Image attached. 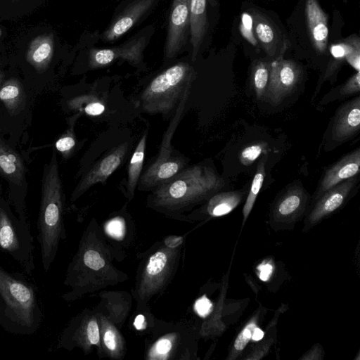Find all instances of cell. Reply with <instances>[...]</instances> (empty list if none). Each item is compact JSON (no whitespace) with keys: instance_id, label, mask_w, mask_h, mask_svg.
Masks as SVG:
<instances>
[{"instance_id":"35","label":"cell","mask_w":360,"mask_h":360,"mask_svg":"<svg viewBox=\"0 0 360 360\" xmlns=\"http://www.w3.org/2000/svg\"><path fill=\"white\" fill-rule=\"evenodd\" d=\"M267 144L259 142L248 146L240 152L239 160L242 165L248 166L254 162L262 153L267 150Z\"/></svg>"},{"instance_id":"24","label":"cell","mask_w":360,"mask_h":360,"mask_svg":"<svg viewBox=\"0 0 360 360\" xmlns=\"http://www.w3.org/2000/svg\"><path fill=\"white\" fill-rule=\"evenodd\" d=\"M0 174L17 185L22 184L25 176V167L21 158L1 139Z\"/></svg>"},{"instance_id":"11","label":"cell","mask_w":360,"mask_h":360,"mask_svg":"<svg viewBox=\"0 0 360 360\" xmlns=\"http://www.w3.org/2000/svg\"><path fill=\"white\" fill-rule=\"evenodd\" d=\"M190 1L173 0L165 43V56L173 58L186 44L190 30Z\"/></svg>"},{"instance_id":"13","label":"cell","mask_w":360,"mask_h":360,"mask_svg":"<svg viewBox=\"0 0 360 360\" xmlns=\"http://www.w3.org/2000/svg\"><path fill=\"white\" fill-rule=\"evenodd\" d=\"M306 32L311 48L319 54L326 53L328 44V15L317 0L304 4Z\"/></svg>"},{"instance_id":"17","label":"cell","mask_w":360,"mask_h":360,"mask_svg":"<svg viewBox=\"0 0 360 360\" xmlns=\"http://www.w3.org/2000/svg\"><path fill=\"white\" fill-rule=\"evenodd\" d=\"M101 302L95 310L121 329L131 307V296L127 292L110 291L100 293Z\"/></svg>"},{"instance_id":"16","label":"cell","mask_w":360,"mask_h":360,"mask_svg":"<svg viewBox=\"0 0 360 360\" xmlns=\"http://www.w3.org/2000/svg\"><path fill=\"white\" fill-rule=\"evenodd\" d=\"M360 149L352 151L330 167L325 173L316 193L318 200L325 192L339 183L356 176L359 172Z\"/></svg>"},{"instance_id":"4","label":"cell","mask_w":360,"mask_h":360,"mask_svg":"<svg viewBox=\"0 0 360 360\" xmlns=\"http://www.w3.org/2000/svg\"><path fill=\"white\" fill-rule=\"evenodd\" d=\"M224 181L206 166L194 165L181 169L159 185L154 191L152 206L166 212L183 210L221 189Z\"/></svg>"},{"instance_id":"32","label":"cell","mask_w":360,"mask_h":360,"mask_svg":"<svg viewBox=\"0 0 360 360\" xmlns=\"http://www.w3.org/2000/svg\"><path fill=\"white\" fill-rule=\"evenodd\" d=\"M329 51L330 53V60L323 77L321 79V82H320L317 86L316 95L318 94L320 86H321L324 80L330 79L337 72L342 62L345 60L347 46L344 39L340 42L331 44Z\"/></svg>"},{"instance_id":"3","label":"cell","mask_w":360,"mask_h":360,"mask_svg":"<svg viewBox=\"0 0 360 360\" xmlns=\"http://www.w3.org/2000/svg\"><path fill=\"white\" fill-rule=\"evenodd\" d=\"M66 238L63 221V196L56 154L44 167L41 196L37 219V238L42 267L51 268L58 253L60 242Z\"/></svg>"},{"instance_id":"34","label":"cell","mask_w":360,"mask_h":360,"mask_svg":"<svg viewBox=\"0 0 360 360\" xmlns=\"http://www.w3.org/2000/svg\"><path fill=\"white\" fill-rule=\"evenodd\" d=\"M347 46L345 60L356 71H360V39L356 34H352L344 39Z\"/></svg>"},{"instance_id":"14","label":"cell","mask_w":360,"mask_h":360,"mask_svg":"<svg viewBox=\"0 0 360 360\" xmlns=\"http://www.w3.org/2000/svg\"><path fill=\"white\" fill-rule=\"evenodd\" d=\"M356 182L352 176L334 186L325 192L318 200L310 212L309 225H314L338 210L345 202Z\"/></svg>"},{"instance_id":"2","label":"cell","mask_w":360,"mask_h":360,"mask_svg":"<svg viewBox=\"0 0 360 360\" xmlns=\"http://www.w3.org/2000/svg\"><path fill=\"white\" fill-rule=\"evenodd\" d=\"M42 319L34 284L0 265V326L11 334L30 335L39 329Z\"/></svg>"},{"instance_id":"27","label":"cell","mask_w":360,"mask_h":360,"mask_svg":"<svg viewBox=\"0 0 360 360\" xmlns=\"http://www.w3.org/2000/svg\"><path fill=\"white\" fill-rule=\"evenodd\" d=\"M243 193L229 191L214 195L209 200L206 210L212 217H221L232 212L240 202Z\"/></svg>"},{"instance_id":"7","label":"cell","mask_w":360,"mask_h":360,"mask_svg":"<svg viewBox=\"0 0 360 360\" xmlns=\"http://www.w3.org/2000/svg\"><path fill=\"white\" fill-rule=\"evenodd\" d=\"M0 249L31 274L35 269L34 245L30 223L15 217L5 202L0 201Z\"/></svg>"},{"instance_id":"28","label":"cell","mask_w":360,"mask_h":360,"mask_svg":"<svg viewBox=\"0 0 360 360\" xmlns=\"http://www.w3.org/2000/svg\"><path fill=\"white\" fill-rule=\"evenodd\" d=\"M0 101L11 114L20 110L25 101L23 88L20 82L10 79L1 85Z\"/></svg>"},{"instance_id":"40","label":"cell","mask_w":360,"mask_h":360,"mask_svg":"<svg viewBox=\"0 0 360 360\" xmlns=\"http://www.w3.org/2000/svg\"><path fill=\"white\" fill-rule=\"evenodd\" d=\"M194 310L198 316L205 318L212 311V302L207 297L206 295H203L195 301L194 304Z\"/></svg>"},{"instance_id":"38","label":"cell","mask_w":360,"mask_h":360,"mask_svg":"<svg viewBox=\"0 0 360 360\" xmlns=\"http://www.w3.org/2000/svg\"><path fill=\"white\" fill-rule=\"evenodd\" d=\"M240 29L243 36L250 44L254 46L257 44L258 42L253 32L252 18L248 13H243L242 14Z\"/></svg>"},{"instance_id":"5","label":"cell","mask_w":360,"mask_h":360,"mask_svg":"<svg viewBox=\"0 0 360 360\" xmlns=\"http://www.w3.org/2000/svg\"><path fill=\"white\" fill-rule=\"evenodd\" d=\"M193 77L194 70L187 63L169 67L155 77L143 91V110L150 113L168 114L179 103Z\"/></svg>"},{"instance_id":"37","label":"cell","mask_w":360,"mask_h":360,"mask_svg":"<svg viewBox=\"0 0 360 360\" xmlns=\"http://www.w3.org/2000/svg\"><path fill=\"white\" fill-rule=\"evenodd\" d=\"M75 138L72 125L66 133L60 136L55 143L56 149L63 155H67L75 146Z\"/></svg>"},{"instance_id":"46","label":"cell","mask_w":360,"mask_h":360,"mask_svg":"<svg viewBox=\"0 0 360 360\" xmlns=\"http://www.w3.org/2000/svg\"><path fill=\"white\" fill-rule=\"evenodd\" d=\"M1 79H2V76H1V75L0 73V86H1Z\"/></svg>"},{"instance_id":"45","label":"cell","mask_w":360,"mask_h":360,"mask_svg":"<svg viewBox=\"0 0 360 360\" xmlns=\"http://www.w3.org/2000/svg\"><path fill=\"white\" fill-rule=\"evenodd\" d=\"M264 335V331L261 328L256 326L253 330L251 339H252L254 341H259L263 338Z\"/></svg>"},{"instance_id":"43","label":"cell","mask_w":360,"mask_h":360,"mask_svg":"<svg viewBox=\"0 0 360 360\" xmlns=\"http://www.w3.org/2000/svg\"><path fill=\"white\" fill-rule=\"evenodd\" d=\"M184 238L182 236L170 235L167 236L163 241V245L170 249H176L181 247Z\"/></svg>"},{"instance_id":"23","label":"cell","mask_w":360,"mask_h":360,"mask_svg":"<svg viewBox=\"0 0 360 360\" xmlns=\"http://www.w3.org/2000/svg\"><path fill=\"white\" fill-rule=\"evenodd\" d=\"M53 36L43 34L30 42L27 51V60L38 71H44L49 66L53 54Z\"/></svg>"},{"instance_id":"25","label":"cell","mask_w":360,"mask_h":360,"mask_svg":"<svg viewBox=\"0 0 360 360\" xmlns=\"http://www.w3.org/2000/svg\"><path fill=\"white\" fill-rule=\"evenodd\" d=\"M182 338L177 332L165 333L150 344L146 349V359L166 360L175 358L181 343Z\"/></svg>"},{"instance_id":"29","label":"cell","mask_w":360,"mask_h":360,"mask_svg":"<svg viewBox=\"0 0 360 360\" xmlns=\"http://www.w3.org/2000/svg\"><path fill=\"white\" fill-rule=\"evenodd\" d=\"M146 137L147 133H145L138 143L129 164L127 191L130 198H132L134 196V191L143 168Z\"/></svg>"},{"instance_id":"1","label":"cell","mask_w":360,"mask_h":360,"mask_svg":"<svg viewBox=\"0 0 360 360\" xmlns=\"http://www.w3.org/2000/svg\"><path fill=\"white\" fill-rule=\"evenodd\" d=\"M115 256L101 228L92 221L84 231L67 268L63 283L70 290L63 295V299L73 302L127 280V275L114 266Z\"/></svg>"},{"instance_id":"15","label":"cell","mask_w":360,"mask_h":360,"mask_svg":"<svg viewBox=\"0 0 360 360\" xmlns=\"http://www.w3.org/2000/svg\"><path fill=\"white\" fill-rule=\"evenodd\" d=\"M158 0H134L117 17L103 33V40L112 41L128 32L146 13Z\"/></svg>"},{"instance_id":"31","label":"cell","mask_w":360,"mask_h":360,"mask_svg":"<svg viewBox=\"0 0 360 360\" xmlns=\"http://www.w3.org/2000/svg\"><path fill=\"white\" fill-rule=\"evenodd\" d=\"M265 160L266 158L264 157L260 160L257 167L256 173L252 179L251 187L243 209V224L248 219V217H249V214L254 206L257 195L262 186L265 176Z\"/></svg>"},{"instance_id":"21","label":"cell","mask_w":360,"mask_h":360,"mask_svg":"<svg viewBox=\"0 0 360 360\" xmlns=\"http://www.w3.org/2000/svg\"><path fill=\"white\" fill-rule=\"evenodd\" d=\"M252 18L255 37L265 52L270 57L276 55L278 48L285 52L288 46H281L280 35L274 23L257 11L254 12Z\"/></svg>"},{"instance_id":"18","label":"cell","mask_w":360,"mask_h":360,"mask_svg":"<svg viewBox=\"0 0 360 360\" xmlns=\"http://www.w3.org/2000/svg\"><path fill=\"white\" fill-rule=\"evenodd\" d=\"M360 128V98L358 96L342 105L334 118L333 138L338 141L349 139Z\"/></svg>"},{"instance_id":"39","label":"cell","mask_w":360,"mask_h":360,"mask_svg":"<svg viewBox=\"0 0 360 360\" xmlns=\"http://www.w3.org/2000/svg\"><path fill=\"white\" fill-rule=\"evenodd\" d=\"M360 91V71H356L340 89L341 96H350Z\"/></svg>"},{"instance_id":"8","label":"cell","mask_w":360,"mask_h":360,"mask_svg":"<svg viewBox=\"0 0 360 360\" xmlns=\"http://www.w3.org/2000/svg\"><path fill=\"white\" fill-rule=\"evenodd\" d=\"M93 346L98 348V354L101 356L100 328L96 313L94 309H86L72 318L63 329L58 347L68 350L78 347L87 354Z\"/></svg>"},{"instance_id":"9","label":"cell","mask_w":360,"mask_h":360,"mask_svg":"<svg viewBox=\"0 0 360 360\" xmlns=\"http://www.w3.org/2000/svg\"><path fill=\"white\" fill-rule=\"evenodd\" d=\"M283 56L280 55L271 62L269 83L264 96L276 104L292 92L302 76L298 64Z\"/></svg>"},{"instance_id":"12","label":"cell","mask_w":360,"mask_h":360,"mask_svg":"<svg viewBox=\"0 0 360 360\" xmlns=\"http://www.w3.org/2000/svg\"><path fill=\"white\" fill-rule=\"evenodd\" d=\"M128 150L127 142L118 146L103 157L81 179L72 193L71 200H77L91 186L97 183H104L123 161Z\"/></svg>"},{"instance_id":"20","label":"cell","mask_w":360,"mask_h":360,"mask_svg":"<svg viewBox=\"0 0 360 360\" xmlns=\"http://www.w3.org/2000/svg\"><path fill=\"white\" fill-rule=\"evenodd\" d=\"M184 165L183 159L173 155L167 158L155 159L141 176L140 184L144 188L158 186L179 173Z\"/></svg>"},{"instance_id":"22","label":"cell","mask_w":360,"mask_h":360,"mask_svg":"<svg viewBox=\"0 0 360 360\" xmlns=\"http://www.w3.org/2000/svg\"><path fill=\"white\" fill-rule=\"evenodd\" d=\"M207 28V0L190 1V33L194 60Z\"/></svg>"},{"instance_id":"41","label":"cell","mask_w":360,"mask_h":360,"mask_svg":"<svg viewBox=\"0 0 360 360\" xmlns=\"http://www.w3.org/2000/svg\"><path fill=\"white\" fill-rule=\"evenodd\" d=\"M124 225L119 218L113 219L106 225V231L112 237H120L124 232Z\"/></svg>"},{"instance_id":"36","label":"cell","mask_w":360,"mask_h":360,"mask_svg":"<svg viewBox=\"0 0 360 360\" xmlns=\"http://www.w3.org/2000/svg\"><path fill=\"white\" fill-rule=\"evenodd\" d=\"M257 326L256 317L252 318L242 329L236 337L233 347V352L236 355L242 352L251 340L254 328Z\"/></svg>"},{"instance_id":"10","label":"cell","mask_w":360,"mask_h":360,"mask_svg":"<svg viewBox=\"0 0 360 360\" xmlns=\"http://www.w3.org/2000/svg\"><path fill=\"white\" fill-rule=\"evenodd\" d=\"M146 44V37L143 35L134 37L117 46L92 49L89 53V64L91 68H98L121 58L137 65L141 62Z\"/></svg>"},{"instance_id":"33","label":"cell","mask_w":360,"mask_h":360,"mask_svg":"<svg viewBox=\"0 0 360 360\" xmlns=\"http://www.w3.org/2000/svg\"><path fill=\"white\" fill-rule=\"evenodd\" d=\"M68 105L72 110L83 111L91 116L99 115L105 110L102 103L95 98H90L89 96L75 98L68 102Z\"/></svg>"},{"instance_id":"42","label":"cell","mask_w":360,"mask_h":360,"mask_svg":"<svg viewBox=\"0 0 360 360\" xmlns=\"http://www.w3.org/2000/svg\"><path fill=\"white\" fill-rule=\"evenodd\" d=\"M258 276L263 281H267L272 275L274 266L270 262H263L257 266Z\"/></svg>"},{"instance_id":"47","label":"cell","mask_w":360,"mask_h":360,"mask_svg":"<svg viewBox=\"0 0 360 360\" xmlns=\"http://www.w3.org/2000/svg\"><path fill=\"white\" fill-rule=\"evenodd\" d=\"M1 36V30L0 29V37Z\"/></svg>"},{"instance_id":"19","label":"cell","mask_w":360,"mask_h":360,"mask_svg":"<svg viewBox=\"0 0 360 360\" xmlns=\"http://www.w3.org/2000/svg\"><path fill=\"white\" fill-rule=\"evenodd\" d=\"M95 310V309H94ZM100 328L102 356L114 359H122L127 346L125 340L118 328L102 313L95 310Z\"/></svg>"},{"instance_id":"30","label":"cell","mask_w":360,"mask_h":360,"mask_svg":"<svg viewBox=\"0 0 360 360\" xmlns=\"http://www.w3.org/2000/svg\"><path fill=\"white\" fill-rule=\"evenodd\" d=\"M270 64L271 63L259 60L254 63L252 68V84L258 99L264 96L269 79Z\"/></svg>"},{"instance_id":"6","label":"cell","mask_w":360,"mask_h":360,"mask_svg":"<svg viewBox=\"0 0 360 360\" xmlns=\"http://www.w3.org/2000/svg\"><path fill=\"white\" fill-rule=\"evenodd\" d=\"M181 248L170 249L163 245L145 261L133 292L139 307L143 308L166 288L177 270Z\"/></svg>"},{"instance_id":"26","label":"cell","mask_w":360,"mask_h":360,"mask_svg":"<svg viewBox=\"0 0 360 360\" xmlns=\"http://www.w3.org/2000/svg\"><path fill=\"white\" fill-rule=\"evenodd\" d=\"M306 200L302 188H290L277 202L274 210V217L279 220L292 218L303 208Z\"/></svg>"},{"instance_id":"44","label":"cell","mask_w":360,"mask_h":360,"mask_svg":"<svg viewBox=\"0 0 360 360\" xmlns=\"http://www.w3.org/2000/svg\"><path fill=\"white\" fill-rule=\"evenodd\" d=\"M134 326L136 329L139 330L146 329L147 326V322L144 315L141 314H138L134 319Z\"/></svg>"}]
</instances>
